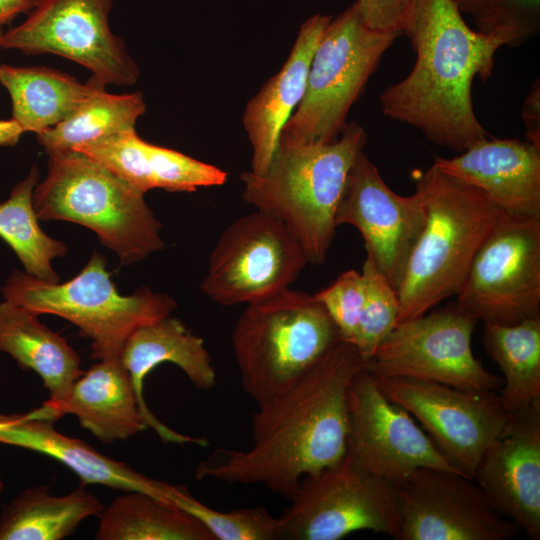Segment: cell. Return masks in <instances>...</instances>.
<instances>
[{"instance_id": "5bb4252c", "label": "cell", "mask_w": 540, "mask_h": 540, "mask_svg": "<svg viewBox=\"0 0 540 540\" xmlns=\"http://www.w3.org/2000/svg\"><path fill=\"white\" fill-rule=\"evenodd\" d=\"M373 377L382 393L421 424L449 461L474 479L482 455L509 416L496 392L404 377Z\"/></svg>"}, {"instance_id": "277c9868", "label": "cell", "mask_w": 540, "mask_h": 540, "mask_svg": "<svg viewBox=\"0 0 540 540\" xmlns=\"http://www.w3.org/2000/svg\"><path fill=\"white\" fill-rule=\"evenodd\" d=\"M366 143L367 133L356 122L329 143L279 140L263 174L241 173L242 197L286 225L308 263L322 264L335 236L336 210L349 170Z\"/></svg>"}, {"instance_id": "44dd1931", "label": "cell", "mask_w": 540, "mask_h": 540, "mask_svg": "<svg viewBox=\"0 0 540 540\" xmlns=\"http://www.w3.org/2000/svg\"><path fill=\"white\" fill-rule=\"evenodd\" d=\"M27 414L52 422L75 415L103 443L125 441L149 428L120 357L99 360L73 383L62 401L43 403Z\"/></svg>"}, {"instance_id": "9c48e42d", "label": "cell", "mask_w": 540, "mask_h": 540, "mask_svg": "<svg viewBox=\"0 0 540 540\" xmlns=\"http://www.w3.org/2000/svg\"><path fill=\"white\" fill-rule=\"evenodd\" d=\"M279 517L280 537L339 540L369 530L396 539L395 487L361 467L350 454L333 466L305 476Z\"/></svg>"}, {"instance_id": "ab89813d", "label": "cell", "mask_w": 540, "mask_h": 540, "mask_svg": "<svg viewBox=\"0 0 540 540\" xmlns=\"http://www.w3.org/2000/svg\"><path fill=\"white\" fill-rule=\"evenodd\" d=\"M484 0H455L461 12L471 14Z\"/></svg>"}, {"instance_id": "7402d4cb", "label": "cell", "mask_w": 540, "mask_h": 540, "mask_svg": "<svg viewBox=\"0 0 540 540\" xmlns=\"http://www.w3.org/2000/svg\"><path fill=\"white\" fill-rule=\"evenodd\" d=\"M145 193L154 188L192 192L221 186L227 173L173 149L148 143L135 130L125 131L74 148Z\"/></svg>"}, {"instance_id": "83f0119b", "label": "cell", "mask_w": 540, "mask_h": 540, "mask_svg": "<svg viewBox=\"0 0 540 540\" xmlns=\"http://www.w3.org/2000/svg\"><path fill=\"white\" fill-rule=\"evenodd\" d=\"M97 540H215L194 516L140 491H126L99 515Z\"/></svg>"}, {"instance_id": "7c38bea8", "label": "cell", "mask_w": 540, "mask_h": 540, "mask_svg": "<svg viewBox=\"0 0 540 540\" xmlns=\"http://www.w3.org/2000/svg\"><path fill=\"white\" fill-rule=\"evenodd\" d=\"M307 263L301 244L286 225L257 210L221 233L201 290L222 306L247 305L289 288Z\"/></svg>"}, {"instance_id": "4dcf8cb0", "label": "cell", "mask_w": 540, "mask_h": 540, "mask_svg": "<svg viewBox=\"0 0 540 540\" xmlns=\"http://www.w3.org/2000/svg\"><path fill=\"white\" fill-rule=\"evenodd\" d=\"M38 178V169L33 166L29 174L13 187L9 198L0 203V238L18 256L27 274L57 283L59 277L51 261L65 256L67 246L45 234L39 226L33 205Z\"/></svg>"}, {"instance_id": "4fadbf2b", "label": "cell", "mask_w": 540, "mask_h": 540, "mask_svg": "<svg viewBox=\"0 0 540 540\" xmlns=\"http://www.w3.org/2000/svg\"><path fill=\"white\" fill-rule=\"evenodd\" d=\"M112 0H42L25 21L1 38L4 49L56 54L91 71L106 84L132 86L139 69L109 26Z\"/></svg>"}, {"instance_id": "836d02e7", "label": "cell", "mask_w": 540, "mask_h": 540, "mask_svg": "<svg viewBox=\"0 0 540 540\" xmlns=\"http://www.w3.org/2000/svg\"><path fill=\"white\" fill-rule=\"evenodd\" d=\"M477 31L503 38L516 47L540 28V0H484L471 14Z\"/></svg>"}, {"instance_id": "74e56055", "label": "cell", "mask_w": 540, "mask_h": 540, "mask_svg": "<svg viewBox=\"0 0 540 540\" xmlns=\"http://www.w3.org/2000/svg\"><path fill=\"white\" fill-rule=\"evenodd\" d=\"M42 0H0V25L10 23L18 15L30 13Z\"/></svg>"}, {"instance_id": "8992f818", "label": "cell", "mask_w": 540, "mask_h": 540, "mask_svg": "<svg viewBox=\"0 0 540 540\" xmlns=\"http://www.w3.org/2000/svg\"><path fill=\"white\" fill-rule=\"evenodd\" d=\"M340 339L314 294L285 288L247 304L232 336L244 391L257 404L281 394Z\"/></svg>"}, {"instance_id": "8d00e7d4", "label": "cell", "mask_w": 540, "mask_h": 540, "mask_svg": "<svg viewBox=\"0 0 540 540\" xmlns=\"http://www.w3.org/2000/svg\"><path fill=\"white\" fill-rule=\"evenodd\" d=\"M521 117L525 126L526 140L540 147V84L534 82L525 98Z\"/></svg>"}, {"instance_id": "d590c367", "label": "cell", "mask_w": 540, "mask_h": 540, "mask_svg": "<svg viewBox=\"0 0 540 540\" xmlns=\"http://www.w3.org/2000/svg\"><path fill=\"white\" fill-rule=\"evenodd\" d=\"M417 0H356L365 24L382 32L403 33Z\"/></svg>"}, {"instance_id": "5b68a950", "label": "cell", "mask_w": 540, "mask_h": 540, "mask_svg": "<svg viewBox=\"0 0 540 540\" xmlns=\"http://www.w3.org/2000/svg\"><path fill=\"white\" fill-rule=\"evenodd\" d=\"M41 220H62L93 230L122 264L163 248L161 224L144 193L108 168L72 150L49 155L48 173L33 192Z\"/></svg>"}, {"instance_id": "ba28073f", "label": "cell", "mask_w": 540, "mask_h": 540, "mask_svg": "<svg viewBox=\"0 0 540 540\" xmlns=\"http://www.w3.org/2000/svg\"><path fill=\"white\" fill-rule=\"evenodd\" d=\"M400 35L368 27L355 3L331 19L315 49L304 96L279 140L329 143L337 139L347 126L350 107Z\"/></svg>"}, {"instance_id": "8fae6325", "label": "cell", "mask_w": 540, "mask_h": 540, "mask_svg": "<svg viewBox=\"0 0 540 540\" xmlns=\"http://www.w3.org/2000/svg\"><path fill=\"white\" fill-rule=\"evenodd\" d=\"M476 322L455 305L401 321L379 344L365 368L378 376L496 392L501 378L488 371L472 352Z\"/></svg>"}, {"instance_id": "d4e9b609", "label": "cell", "mask_w": 540, "mask_h": 540, "mask_svg": "<svg viewBox=\"0 0 540 540\" xmlns=\"http://www.w3.org/2000/svg\"><path fill=\"white\" fill-rule=\"evenodd\" d=\"M0 352L40 376L50 395L46 405L62 401L85 372L64 337L42 324L38 315L6 300L0 303Z\"/></svg>"}, {"instance_id": "e575fe53", "label": "cell", "mask_w": 540, "mask_h": 540, "mask_svg": "<svg viewBox=\"0 0 540 540\" xmlns=\"http://www.w3.org/2000/svg\"><path fill=\"white\" fill-rule=\"evenodd\" d=\"M365 288L363 273L351 269L341 273L330 285L314 294L327 310L341 339L352 344L364 304Z\"/></svg>"}, {"instance_id": "4316f807", "label": "cell", "mask_w": 540, "mask_h": 540, "mask_svg": "<svg viewBox=\"0 0 540 540\" xmlns=\"http://www.w3.org/2000/svg\"><path fill=\"white\" fill-rule=\"evenodd\" d=\"M104 508L82 487L65 496L51 495L46 486L30 487L3 507L0 540H61Z\"/></svg>"}, {"instance_id": "b9f144b4", "label": "cell", "mask_w": 540, "mask_h": 540, "mask_svg": "<svg viewBox=\"0 0 540 540\" xmlns=\"http://www.w3.org/2000/svg\"><path fill=\"white\" fill-rule=\"evenodd\" d=\"M2 489H3V482H2V479L0 477V493H1Z\"/></svg>"}, {"instance_id": "52a82bcc", "label": "cell", "mask_w": 540, "mask_h": 540, "mask_svg": "<svg viewBox=\"0 0 540 540\" xmlns=\"http://www.w3.org/2000/svg\"><path fill=\"white\" fill-rule=\"evenodd\" d=\"M3 298L36 315L60 316L91 340L95 360L120 357L138 328L171 315L177 307L168 294L141 287L121 295L106 270V259L94 252L78 275L64 283L40 280L14 271L2 287Z\"/></svg>"}, {"instance_id": "6da1fadb", "label": "cell", "mask_w": 540, "mask_h": 540, "mask_svg": "<svg viewBox=\"0 0 540 540\" xmlns=\"http://www.w3.org/2000/svg\"><path fill=\"white\" fill-rule=\"evenodd\" d=\"M366 361L340 339L292 387L258 405L245 450L218 448L195 470L197 480L262 484L290 500L302 478L347 453V391Z\"/></svg>"}, {"instance_id": "60d3db41", "label": "cell", "mask_w": 540, "mask_h": 540, "mask_svg": "<svg viewBox=\"0 0 540 540\" xmlns=\"http://www.w3.org/2000/svg\"><path fill=\"white\" fill-rule=\"evenodd\" d=\"M2 27H3V26L0 25V49L2 48V47H1V38H2V35H3V33H4Z\"/></svg>"}, {"instance_id": "2e32d148", "label": "cell", "mask_w": 540, "mask_h": 540, "mask_svg": "<svg viewBox=\"0 0 540 540\" xmlns=\"http://www.w3.org/2000/svg\"><path fill=\"white\" fill-rule=\"evenodd\" d=\"M347 404V453L372 475L396 486L422 467L462 474L365 367L349 385Z\"/></svg>"}, {"instance_id": "cb8c5ba5", "label": "cell", "mask_w": 540, "mask_h": 540, "mask_svg": "<svg viewBox=\"0 0 540 540\" xmlns=\"http://www.w3.org/2000/svg\"><path fill=\"white\" fill-rule=\"evenodd\" d=\"M0 442L49 456L67 466L83 484L140 491L170 502L175 485L149 478L111 459L87 443L58 432L53 422L28 414L1 415ZM171 503V502H170Z\"/></svg>"}, {"instance_id": "ac0fdd59", "label": "cell", "mask_w": 540, "mask_h": 540, "mask_svg": "<svg viewBox=\"0 0 540 540\" xmlns=\"http://www.w3.org/2000/svg\"><path fill=\"white\" fill-rule=\"evenodd\" d=\"M474 480L504 517L539 540L540 401L509 413L482 455Z\"/></svg>"}, {"instance_id": "f35d334b", "label": "cell", "mask_w": 540, "mask_h": 540, "mask_svg": "<svg viewBox=\"0 0 540 540\" xmlns=\"http://www.w3.org/2000/svg\"><path fill=\"white\" fill-rule=\"evenodd\" d=\"M24 133L22 128L13 120H0V146H14Z\"/></svg>"}, {"instance_id": "3957f363", "label": "cell", "mask_w": 540, "mask_h": 540, "mask_svg": "<svg viewBox=\"0 0 540 540\" xmlns=\"http://www.w3.org/2000/svg\"><path fill=\"white\" fill-rule=\"evenodd\" d=\"M416 191L425 221L396 287L398 323L459 292L478 249L504 215L480 189L434 164L418 178Z\"/></svg>"}, {"instance_id": "603a6c76", "label": "cell", "mask_w": 540, "mask_h": 540, "mask_svg": "<svg viewBox=\"0 0 540 540\" xmlns=\"http://www.w3.org/2000/svg\"><path fill=\"white\" fill-rule=\"evenodd\" d=\"M330 20L320 14L307 19L280 71L246 104L242 123L252 148V173L267 170L282 128L304 96L315 49Z\"/></svg>"}, {"instance_id": "7bdbcfd3", "label": "cell", "mask_w": 540, "mask_h": 540, "mask_svg": "<svg viewBox=\"0 0 540 540\" xmlns=\"http://www.w3.org/2000/svg\"><path fill=\"white\" fill-rule=\"evenodd\" d=\"M2 424H3V423H2V420H1V418H0V428L2 427Z\"/></svg>"}, {"instance_id": "ffe728a7", "label": "cell", "mask_w": 540, "mask_h": 540, "mask_svg": "<svg viewBox=\"0 0 540 540\" xmlns=\"http://www.w3.org/2000/svg\"><path fill=\"white\" fill-rule=\"evenodd\" d=\"M120 359L129 373L148 427L165 443L206 446L208 442L205 438L181 434L161 422L152 413L143 395L146 376L164 362L178 366L196 388H213L216 372L203 339L169 315L136 329L125 342Z\"/></svg>"}, {"instance_id": "484cf974", "label": "cell", "mask_w": 540, "mask_h": 540, "mask_svg": "<svg viewBox=\"0 0 540 540\" xmlns=\"http://www.w3.org/2000/svg\"><path fill=\"white\" fill-rule=\"evenodd\" d=\"M0 84L7 90L12 117L24 132L39 134L54 127L106 83L92 75L85 83L43 66L0 65Z\"/></svg>"}, {"instance_id": "f1b7e54d", "label": "cell", "mask_w": 540, "mask_h": 540, "mask_svg": "<svg viewBox=\"0 0 540 540\" xmlns=\"http://www.w3.org/2000/svg\"><path fill=\"white\" fill-rule=\"evenodd\" d=\"M483 345L499 366V399L508 413L540 401V316L514 325L484 323Z\"/></svg>"}, {"instance_id": "f546056e", "label": "cell", "mask_w": 540, "mask_h": 540, "mask_svg": "<svg viewBox=\"0 0 540 540\" xmlns=\"http://www.w3.org/2000/svg\"><path fill=\"white\" fill-rule=\"evenodd\" d=\"M145 111L140 91L110 94L104 89L54 127L36 134V138L48 155L72 151L79 145L135 130L137 119Z\"/></svg>"}, {"instance_id": "1f68e13d", "label": "cell", "mask_w": 540, "mask_h": 540, "mask_svg": "<svg viewBox=\"0 0 540 540\" xmlns=\"http://www.w3.org/2000/svg\"><path fill=\"white\" fill-rule=\"evenodd\" d=\"M171 503L198 519L215 540L281 539L279 517L261 506L219 511L198 501L182 486L176 487Z\"/></svg>"}, {"instance_id": "7a4b0ae2", "label": "cell", "mask_w": 540, "mask_h": 540, "mask_svg": "<svg viewBox=\"0 0 540 540\" xmlns=\"http://www.w3.org/2000/svg\"><path fill=\"white\" fill-rule=\"evenodd\" d=\"M403 33L415 63L381 94L384 115L460 153L491 136L474 112L472 83L490 77L505 40L469 27L455 0H417Z\"/></svg>"}, {"instance_id": "9a60e30c", "label": "cell", "mask_w": 540, "mask_h": 540, "mask_svg": "<svg viewBox=\"0 0 540 540\" xmlns=\"http://www.w3.org/2000/svg\"><path fill=\"white\" fill-rule=\"evenodd\" d=\"M394 487L397 540H507L516 534L517 526L463 474L422 467Z\"/></svg>"}, {"instance_id": "30bf717a", "label": "cell", "mask_w": 540, "mask_h": 540, "mask_svg": "<svg viewBox=\"0 0 540 540\" xmlns=\"http://www.w3.org/2000/svg\"><path fill=\"white\" fill-rule=\"evenodd\" d=\"M455 306L484 323L540 316V217L504 213L478 249Z\"/></svg>"}, {"instance_id": "d6986e66", "label": "cell", "mask_w": 540, "mask_h": 540, "mask_svg": "<svg viewBox=\"0 0 540 540\" xmlns=\"http://www.w3.org/2000/svg\"><path fill=\"white\" fill-rule=\"evenodd\" d=\"M433 164L480 189L507 215L540 217V147L527 140L489 136Z\"/></svg>"}, {"instance_id": "d6a6232c", "label": "cell", "mask_w": 540, "mask_h": 540, "mask_svg": "<svg viewBox=\"0 0 540 540\" xmlns=\"http://www.w3.org/2000/svg\"><path fill=\"white\" fill-rule=\"evenodd\" d=\"M362 273L366 281L365 299L354 345L367 362L397 325L400 304L396 290L367 257Z\"/></svg>"}, {"instance_id": "e0dca14e", "label": "cell", "mask_w": 540, "mask_h": 540, "mask_svg": "<svg viewBox=\"0 0 540 540\" xmlns=\"http://www.w3.org/2000/svg\"><path fill=\"white\" fill-rule=\"evenodd\" d=\"M425 221L421 195L401 196L382 179L362 151L351 166L335 223L354 226L369 258L396 290Z\"/></svg>"}]
</instances>
